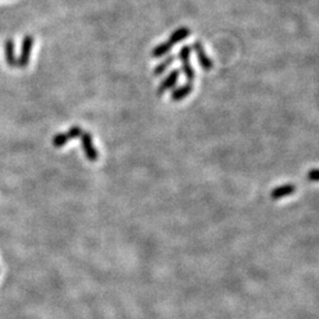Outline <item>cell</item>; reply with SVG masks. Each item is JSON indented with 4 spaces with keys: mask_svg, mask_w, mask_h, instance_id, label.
<instances>
[{
    "mask_svg": "<svg viewBox=\"0 0 319 319\" xmlns=\"http://www.w3.org/2000/svg\"><path fill=\"white\" fill-rule=\"evenodd\" d=\"M179 75H180V70H174L163 79V81H162V83L159 85V89H158V93L160 96L163 95L167 90L172 89V88L175 87L176 82H178L179 79Z\"/></svg>",
    "mask_w": 319,
    "mask_h": 319,
    "instance_id": "277c9868",
    "label": "cell"
},
{
    "mask_svg": "<svg viewBox=\"0 0 319 319\" xmlns=\"http://www.w3.org/2000/svg\"><path fill=\"white\" fill-rule=\"evenodd\" d=\"M189 30H188L187 27H180L178 28L176 31H174L172 33V36H170L169 38V43L172 45H175L178 44V43H180L183 41V39H186L189 37Z\"/></svg>",
    "mask_w": 319,
    "mask_h": 319,
    "instance_id": "ba28073f",
    "label": "cell"
},
{
    "mask_svg": "<svg viewBox=\"0 0 319 319\" xmlns=\"http://www.w3.org/2000/svg\"><path fill=\"white\" fill-rule=\"evenodd\" d=\"M68 141H70L69 137H68L67 134H57L55 137L52 138V144L55 146L56 148H61L63 146H65V144L68 143Z\"/></svg>",
    "mask_w": 319,
    "mask_h": 319,
    "instance_id": "7c38bea8",
    "label": "cell"
},
{
    "mask_svg": "<svg viewBox=\"0 0 319 319\" xmlns=\"http://www.w3.org/2000/svg\"><path fill=\"white\" fill-rule=\"evenodd\" d=\"M295 190H296V188L293 184H285V186H281V187L277 188V189L273 190L272 198L273 199H281V198H284V196L292 194Z\"/></svg>",
    "mask_w": 319,
    "mask_h": 319,
    "instance_id": "30bf717a",
    "label": "cell"
},
{
    "mask_svg": "<svg viewBox=\"0 0 319 319\" xmlns=\"http://www.w3.org/2000/svg\"><path fill=\"white\" fill-rule=\"evenodd\" d=\"M82 134H83V129H82L81 127H77V125H76V127H71L70 128L69 132L67 133V135H68V137H69V139H72V138L79 137Z\"/></svg>",
    "mask_w": 319,
    "mask_h": 319,
    "instance_id": "4fadbf2b",
    "label": "cell"
},
{
    "mask_svg": "<svg viewBox=\"0 0 319 319\" xmlns=\"http://www.w3.org/2000/svg\"><path fill=\"white\" fill-rule=\"evenodd\" d=\"M307 176L310 181H319V169H312Z\"/></svg>",
    "mask_w": 319,
    "mask_h": 319,
    "instance_id": "5bb4252c",
    "label": "cell"
},
{
    "mask_svg": "<svg viewBox=\"0 0 319 319\" xmlns=\"http://www.w3.org/2000/svg\"><path fill=\"white\" fill-rule=\"evenodd\" d=\"M81 142L82 147H83V152L85 154V158H87L88 161L90 162H96L98 159V153L96 150L95 146H93L92 142V136H91L90 133H83L81 136Z\"/></svg>",
    "mask_w": 319,
    "mask_h": 319,
    "instance_id": "7a4b0ae2",
    "label": "cell"
},
{
    "mask_svg": "<svg viewBox=\"0 0 319 319\" xmlns=\"http://www.w3.org/2000/svg\"><path fill=\"white\" fill-rule=\"evenodd\" d=\"M194 50L196 52V55H198V59H199V63H200L201 68L205 70H210L213 68V63L208 57L206 56V52H205L204 50V46L201 45L200 42H195L194 43Z\"/></svg>",
    "mask_w": 319,
    "mask_h": 319,
    "instance_id": "5b68a950",
    "label": "cell"
},
{
    "mask_svg": "<svg viewBox=\"0 0 319 319\" xmlns=\"http://www.w3.org/2000/svg\"><path fill=\"white\" fill-rule=\"evenodd\" d=\"M174 59H175V58H174L173 56H168L167 58L161 63V64H159L158 67H156L155 69H154V75H155V76H161L162 73H163L164 71H166L168 69V68H169L170 65L173 64Z\"/></svg>",
    "mask_w": 319,
    "mask_h": 319,
    "instance_id": "8fae6325",
    "label": "cell"
},
{
    "mask_svg": "<svg viewBox=\"0 0 319 319\" xmlns=\"http://www.w3.org/2000/svg\"><path fill=\"white\" fill-rule=\"evenodd\" d=\"M5 47V58L10 68L17 67V58H16V47H14V42L12 39H7L4 44Z\"/></svg>",
    "mask_w": 319,
    "mask_h": 319,
    "instance_id": "8992f818",
    "label": "cell"
},
{
    "mask_svg": "<svg viewBox=\"0 0 319 319\" xmlns=\"http://www.w3.org/2000/svg\"><path fill=\"white\" fill-rule=\"evenodd\" d=\"M189 55H190V49L188 46H183L180 51V59L182 62V69H183L184 76H186L188 83L192 84V82L194 81L195 78V71L192 68L189 63Z\"/></svg>",
    "mask_w": 319,
    "mask_h": 319,
    "instance_id": "3957f363",
    "label": "cell"
},
{
    "mask_svg": "<svg viewBox=\"0 0 319 319\" xmlns=\"http://www.w3.org/2000/svg\"><path fill=\"white\" fill-rule=\"evenodd\" d=\"M173 45L170 44L169 42L167 43H162V44L158 45L156 47H154L152 51V57L154 58H160V57H163L169 53V51L172 50Z\"/></svg>",
    "mask_w": 319,
    "mask_h": 319,
    "instance_id": "9c48e42d",
    "label": "cell"
},
{
    "mask_svg": "<svg viewBox=\"0 0 319 319\" xmlns=\"http://www.w3.org/2000/svg\"><path fill=\"white\" fill-rule=\"evenodd\" d=\"M33 44H35V38L31 35H26L22 42V49L19 58L17 59V67L18 68H26L28 62H30L31 50H32Z\"/></svg>",
    "mask_w": 319,
    "mask_h": 319,
    "instance_id": "6da1fadb",
    "label": "cell"
},
{
    "mask_svg": "<svg viewBox=\"0 0 319 319\" xmlns=\"http://www.w3.org/2000/svg\"><path fill=\"white\" fill-rule=\"evenodd\" d=\"M192 89H193V85L190 83L183 85V87L181 88H178V89H175L172 92V99L175 102L182 101V99L186 98L187 96L192 92Z\"/></svg>",
    "mask_w": 319,
    "mask_h": 319,
    "instance_id": "52a82bcc",
    "label": "cell"
}]
</instances>
